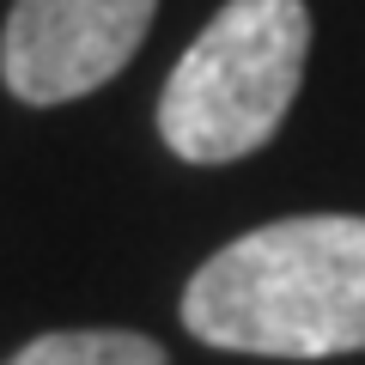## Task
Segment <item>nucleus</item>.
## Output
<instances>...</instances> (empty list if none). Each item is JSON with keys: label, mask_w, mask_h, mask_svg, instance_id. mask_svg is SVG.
Returning <instances> with one entry per match:
<instances>
[{"label": "nucleus", "mask_w": 365, "mask_h": 365, "mask_svg": "<svg viewBox=\"0 0 365 365\" xmlns=\"http://www.w3.org/2000/svg\"><path fill=\"white\" fill-rule=\"evenodd\" d=\"M182 329L225 353H365V213H299L232 237L182 287Z\"/></svg>", "instance_id": "1"}, {"label": "nucleus", "mask_w": 365, "mask_h": 365, "mask_svg": "<svg viewBox=\"0 0 365 365\" xmlns=\"http://www.w3.org/2000/svg\"><path fill=\"white\" fill-rule=\"evenodd\" d=\"M311 55L304 0H225L158 91V134L182 165H232L287 122Z\"/></svg>", "instance_id": "2"}, {"label": "nucleus", "mask_w": 365, "mask_h": 365, "mask_svg": "<svg viewBox=\"0 0 365 365\" xmlns=\"http://www.w3.org/2000/svg\"><path fill=\"white\" fill-rule=\"evenodd\" d=\"M158 19V0H13L0 79L19 104H73L110 86Z\"/></svg>", "instance_id": "3"}, {"label": "nucleus", "mask_w": 365, "mask_h": 365, "mask_svg": "<svg viewBox=\"0 0 365 365\" xmlns=\"http://www.w3.org/2000/svg\"><path fill=\"white\" fill-rule=\"evenodd\" d=\"M6 365H170L153 335L134 329H49L25 341Z\"/></svg>", "instance_id": "4"}]
</instances>
